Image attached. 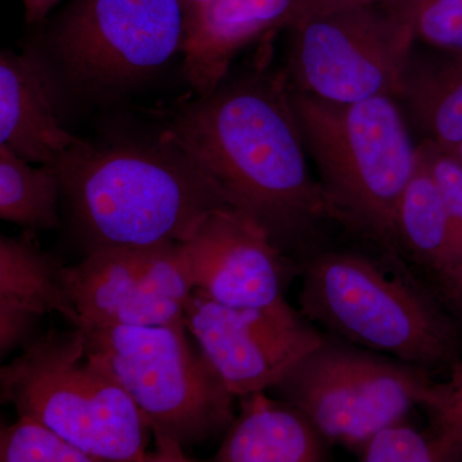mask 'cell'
Here are the masks:
<instances>
[{"label": "cell", "instance_id": "obj_1", "mask_svg": "<svg viewBox=\"0 0 462 462\" xmlns=\"http://www.w3.org/2000/svg\"><path fill=\"white\" fill-rule=\"evenodd\" d=\"M226 79L180 106L162 134L300 269L322 248L319 227L329 212L310 172L287 78Z\"/></svg>", "mask_w": 462, "mask_h": 462}, {"label": "cell", "instance_id": "obj_2", "mask_svg": "<svg viewBox=\"0 0 462 462\" xmlns=\"http://www.w3.org/2000/svg\"><path fill=\"white\" fill-rule=\"evenodd\" d=\"M51 166L87 254L184 243L209 215L233 206L193 158L163 134L151 143L93 145L80 139Z\"/></svg>", "mask_w": 462, "mask_h": 462}, {"label": "cell", "instance_id": "obj_3", "mask_svg": "<svg viewBox=\"0 0 462 462\" xmlns=\"http://www.w3.org/2000/svg\"><path fill=\"white\" fill-rule=\"evenodd\" d=\"M401 257L319 249L300 266V314L356 346L449 370L462 357L461 324Z\"/></svg>", "mask_w": 462, "mask_h": 462}, {"label": "cell", "instance_id": "obj_4", "mask_svg": "<svg viewBox=\"0 0 462 462\" xmlns=\"http://www.w3.org/2000/svg\"><path fill=\"white\" fill-rule=\"evenodd\" d=\"M185 32L184 0H72L25 53L58 114L109 107L181 53Z\"/></svg>", "mask_w": 462, "mask_h": 462}, {"label": "cell", "instance_id": "obj_5", "mask_svg": "<svg viewBox=\"0 0 462 462\" xmlns=\"http://www.w3.org/2000/svg\"><path fill=\"white\" fill-rule=\"evenodd\" d=\"M289 97L329 217L380 251L401 254L397 211L418 165V147L396 98L337 105L291 87Z\"/></svg>", "mask_w": 462, "mask_h": 462}, {"label": "cell", "instance_id": "obj_6", "mask_svg": "<svg viewBox=\"0 0 462 462\" xmlns=\"http://www.w3.org/2000/svg\"><path fill=\"white\" fill-rule=\"evenodd\" d=\"M88 349L125 389L156 438L157 461H187L184 449L226 433L236 394L185 322L123 327L81 321Z\"/></svg>", "mask_w": 462, "mask_h": 462}, {"label": "cell", "instance_id": "obj_7", "mask_svg": "<svg viewBox=\"0 0 462 462\" xmlns=\"http://www.w3.org/2000/svg\"><path fill=\"white\" fill-rule=\"evenodd\" d=\"M0 396L98 462L154 461L147 454L151 430L79 328L29 340L0 370Z\"/></svg>", "mask_w": 462, "mask_h": 462}, {"label": "cell", "instance_id": "obj_8", "mask_svg": "<svg viewBox=\"0 0 462 462\" xmlns=\"http://www.w3.org/2000/svg\"><path fill=\"white\" fill-rule=\"evenodd\" d=\"M430 373L325 334L275 385L333 445L358 448L376 431L402 421L413 407L437 402Z\"/></svg>", "mask_w": 462, "mask_h": 462}, {"label": "cell", "instance_id": "obj_9", "mask_svg": "<svg viewBox=\"0 0 462 462\" xmlns=\"http://www.w3.org/2000/svg\"><path fill=\"white\" fill-rule=\"evenodd\" d=\"M415 0H382L291 23L288 84L324 102L398 98L411 56Z\"/></svg>", "mask_w": 462, "mask_h": 462}, {"label": "cell", "instance_id": "obj_10", "mask_svg": "<svg viewBox=\"0 0 462 462\" xmlns=\"http://www.w3.org/2000/svg\"><path fill=\"white\" fill-rule=\"evenodd\" d=\"M63 278L80 322L100 325L185 322L194 291L181 243L176 242L97 249L66 266Z\"/></svg>", "mask_w": 462, "mask_h": 462}, {"label": "cell", "instance_id": "obj_11", "mask_svg": "<svg viewBox=\"0 0 462 462\" xmlns=\"http://www.w3.org/2000/svg\"><path fill=\"white\" fill-rule=\"evenodd\" d=\"M185 325L236 398L273 389L325 333L291 305L236 309L194 289Z\"/></svg>", "mask_w": 462, "mask_h": 462}, {"label": "cell", "instance_id": "obj_12", "mask_svg": "<svg viewBox=\"0 0 462 462\" xmlns=\"http://www.w3.org/2000/svg\"><path fill=\"white\" fill-rule=\"evenodd\" d=\"M181 248L194 289L215 302L236 309L289 305L285 289L300 269L236 207L209 215Z\"/></svg>", "mask_w": 462, "mask_h": 462}, {"label": "cell", "instance_id": "obj_13", "mask_svg": "<svg viewBox=\"0 0 462 462\" xmlns=\"http://www.w3.org/2000/svg\"><path fill=\"white\" fill-rule=\"evenodd\" d=\"M297 0H209L187 18L182 76L196 94L214 90L231 63L264 33L285 29Z\"/></svg>", "mask_w": 462, "mask_h": 462}, {"label": "cell", "instance_id": "obj_14", "mask_svg": "<svg viewBox=\"0 0 462 462\" xmlns=\"http://www.w3.org/2000/svg\"><path fill=\"white\" fill-rule=\"evenodd\" d=\"M65 264L29 236L0 238V355L25 346L42 315L57 311L72 327L80 316L67 294Z\"/></svg>", "mask_w": 462, "mask_h": 462}, {"label": "cell", "instance_id": "obj_15", "mask_svg": "<svg viewBox=\"0 0 462 462\" xmlns=\"http://www.w3.org/2000/svg\"><path fill=\"white\" fill-rule=\"evenodd\" d=\"M80 141L63 127L54 100L32 58L2 51L0 144L36 165H54Z\"/></svg>", "mask_w": 462, "mask_h": 462}, {"label": "cell", "instance_id": "obj_16", "mask_svg": "<svg viewBox=\"0 0 462 462\" xmlns=\"http://www.w3.org/2000/svg\"><path fill=\"white\" fill-rule=\"evenodd\" d=\"M240 413L225 433L216 462H324L330 443L294 404L264 392L239 397Z\"/></svg>", "mask_w": 462, "mask_h": 462}, {"label": "cell", "instance_id": "obj_17", "mask_svg": "<svg viewBox=\"0 0 462 462\" xmlns=\"http://www.w3.org/2000/svg\"><path fill=\"white\" fill-rule=\"evenodd\" d=\"M409 58L398 98L425 139L454 151L462 143V56Z\"/></svg>", "mask_w": 462, "mask_h": 462}, {"label": "cell", "instance_id": "obj_18", "mask_svg": "<svg viewBox=\"0 0 462 462\" xmlns=\"http://www.w3.org/2000/svg\"><path fill=\"white\" fill-rule=\"evenodd\" d=\"M396 230L401 256L411 258L434 276L454 264L451 217L436 181L419 154L418 165L398 206Z\"/></svg>", "mask_w": 462, "mask_h": 462}, {"label": "cell", "instance_id": "obj_19", "mask_svg": "<svg viewBox=\"0 0 462 462\" xmlns=\"http://www.w3.org/2000/svg\"><path fill=\"white\" fill-rule=\"evenodd\" d=\"M62 188L56 169L36 165L0 144V217L29 230L60 224Z\"/></svg>", "mask_w": 462, "mask_h": 462}, {"label": "cell", "instance_id": "obj_20", "mask_svg": "<svg viewBox=\"0 0 462 462\" xmlns=\"http://www.w3.org/2000/svg\"><path fill=\"white\" fill-rule=\"evenodd\" d=\"M363 462H451L462 456L428 427L418 430L404 420L388 425L355 449Z\"/></svg>", "mask_w": 462, "mask_h": 462}, {"label": "cell", "instance_id": "obj_21", "mask_svg": "<svg viewBox=\"0 0 462 462\" xmlns=\"http://www.w3.org/2000/svg\"><path fill=\"white\" fill-rule=\"evenodd\" d=\"M2 462H97L57 431L32 416H20L0 433Z\"/></svg>", "mask_w": 462, "mask_h": 462}, {"label": "cell", "instance_id": "obj_22", "mask_svg": "<svg viewBox=\"0 0 462 462\" xmlns=\"http://www.w3.org/2000/svg\"><path fill=\"white\" fill-rule=\"evenodd\" d=\"M412 26L415 42L462 56V0H415Z\"/></svg>", "mask_w": 462, "mask_h": 462}, {"label": "cell", "instance_id": "obj_23", "mask_svg": "<svg viewBox=\"0 0 462 462\" xmlns=\"http://www.w3.org/2000/svg\"><path fill=\"white\" fill-rule=\"evenodd\" d=\"M418 154L436 181L451 217L455 234L456 264L462 260V162L454 152L439 147L428 139L418 145Z\"/></svg>", "mask_w": 462, "mask_h": 462}, {"label": "cell", "instance_id": "obj_24", "mask_svg": "<svg viewBox=\"0 0 462 462\" xmlns=\"http://www.w3.org/2000/svg\"><path fill=\"white\" fill-rule=\"evenodd\" d=\"M448 372V379L437 384L436 404L428 410L430 427L462 456V357Z\"/></svg>", "mask_w": 462, "mask_h": 462}, {"label": "cell", "instance_id": "obj_25", "mask_svg": "<svg viewBox=\"0 0 462 462\" xmlns=\"http://www.w3.org/2000/svg\"><path fill=\"white\" fill-rule=\"evenodd\" d=\"M434 279V291L462 327V260Z\"/></svg>", "mask_w": 462, "mask_h": 462}, {"label": "cell", "instance_id": "obj_26", "mask_svg": "<svg viewBox=\"0 0 462 462\" xmlns=\"http://www.w3.org/2000/svg\"><path fill=\"white\" fill-rule=\"evenodd\" d=\"M376 2H382V0H297L287 27L303 18L329 14V12L339 11V9L357 7V5H372Z\"/></svg>", "mask_w": 462, "mask_h": 462}, {"label": "cell", "instance_id": "obj_27", "mask_svg": "<svg viewBox=\"0 0 462 462\" xmlns=\"http://www.w3.org/2000/svg\"><path fill=\"white\" fill-rule=\"evenodd\" d=\"M58 2L60 0H23L26 20L30 23H42Z\"/></svg>", "mask_w": 462, "mask_h": 462}, {"label": "cell", "instance_id": "obj_28", "mask_svg": "<svg viewBox=\"0 0 462 462\" xmlns=\"http://www.w3.org/2000/svg\"><path fill=\"white\" fill-rule=\"evenodd\" d=\"M209 0H184L185 9H187V18L196 14L199 8H202Z\"/></svg>", "mask_w": 462, "mask_h": 462}, {"label": "cell", "instance_id": "obj_29", "mask_svg": "<svg viewBox=\"0 0 462 462\" xmlns=\"http://www.w3.org/2000/svg\"><path fill=\"white\" fill-rule=\"evenodd\" d=\"M451 152H454V153L456 154V157H457L458 160H460L462 162V143H461V144H458L457 147H456L454 149V151H451Z\"/></svg>", "mask_w": 462, "mask_h": 462}]
</instances>
